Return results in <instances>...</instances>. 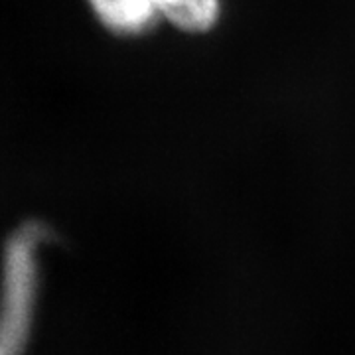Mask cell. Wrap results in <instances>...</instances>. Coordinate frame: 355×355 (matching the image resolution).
<instances>
[{
  "mask_svg": "<svg viewBox=\"0 0 355 355\" xmlns=\"http://www.w3.org/2000/svg\"><path fill=\"white\" fill-rule=\"evenodd\" d=\"M158 18L188 34L209 32L221 16L219 0H153Z\"/></svg>",
  "mask_w": 355,
  "mask_h": 355,
  "instance_id": "cell-3",
  "label": "cell"
},
{
  "mask_svg": "<svg viewBox=\"0 0 355 355\" xmlns=\"http://www.w3.org/2000/svg\"><path fill=\"white\" fill-rule=\"evenodd\" d=\"M42 237L40 227L26 225L6 243L0 266V355H24L28 345L38 294Z\"/></svg>",
  "mask_w": 355,
  "mask_h": 355,
  "instance_id": "cell-1",
  "label": "cell"
},
{
  "mask_svg": "<svg viewBox=\"0 0 355 355\" xmlns=\"http://www.w3.org/2000/svg\"><path fill=\"white\" fill-rule=\"evenodd\" d=\"M87 4L107 30L121 36L142 34L158 20L153 0H87Z\"/></svg>",
  "mask_w": 355,
  "mask_h": 355,
  "instance_id": "cell-2",
  "label": "cell"
}]
</instances>
